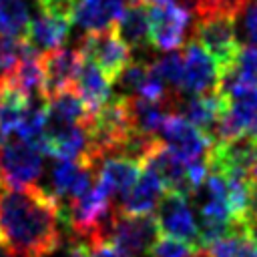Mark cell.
Returning a JSON list of instances; mask_svg holds the SVG:
<instances>
[{"mask_svg":"<svg viewBox=\"0 0 257 257\" xmlns=\"http://www.w3.org/2000/svg\"><path fill=\"white\" fill-rule=\"evenodd\" d=\"M157 237L159 227L155 217H133L118 211H114V217L106 231V241L122 251L126 257H141L149 253Z\"/></svg>","mask_w":257,"mask_h":257,"instance_id":"5","label":"cell"},{"mask_svg":"<svg viewBox=\"0 0 257 257\" xmlns=\"http://www.w3.org/2000/svg\"><path fill=\"white\" fill-rule=\"evenodd\" d=\"M155 221L159 227V233L167 237H175L179 241L189 243L197 251L199 247V225L195 221L189 197L167 191L155 211Z\"/></svg>","mask_w":257,"mask_h":257,"instance_id":"6","label":"cell"},{"mask_svg":"<svg viewBox=\"0 0 257 257\" xmlns=\"http://www.w3.org/2000/svg\"><path fill=\"white\" fill-rule=\"evenodd\" d=\"M249 0H193L195 18L199 16H223L237 20V16L247 8Z\"/></svg>","mask_w":257,"mask_h":257,"instance_id":"24","label":"cell"},{"mask_svg":"<svg viewBox=\"0 0 257 257\" xmlns=\"http://www.w3.org/2000/svg\"><path fill=\"white\" fill-rule=\"evenodd\" d=\"M251 181L253 183H257V163L253 165V169H251Z\"/></svg>","mask_w":257,"mask_h":257,"instance_id":"33","label":"cell"},{"mask_svg":"<svg viewBox=\"0 0 257 257\" xmlns=\"http://www.w3.org/2000/svg\"><path fill=\"white\" fill-rule=\"evenodd\" d=\"M165 185L161 177L149 167L143 165V171L131 191L120 199L116 211L122 215H133V217H149L153 211H157L163 195H165Z\"/></svg>","mask_w":257,"mask_h":257,"instance_id":"14","label":"cell"},{"mask_svg":"<svg viewBox=\"0 0 257 257\" xmlns=\"http://www.w3.org/2000/svg\"><path fill=\"white\" fill-rule=\"evenodd\" d=\"M163 143L177 153L185 163H193L207 157L209 147L215 143L211 137H207L203 131H199L195 124H191L187 118H183L179 112H171L163 122Z\"/></svg>","mask_w":257,"mask_h":257,"instance_id":"9","label":"cell"},{"mask_svg":"<svg viewBox=\"0 0 257 257\" xmlns=\"http://www.w3.org/2000/svg\"><path fill=\"white\" fill-rule=\"evenodd\" d=\"M78 50H80L82 58H86L98 66V70L110 80V84L116 82V78L122 74V70L133 62L131 48L118 38L114 28L84 34Z\"/></svg>","mask_w":257,"mask_h":257,"instance_id":"3","label":"cell"},{"mask_svg":"<svg viewBox=\"0 0 257 257\" xmlns=\"http://www.w3.org/2000/svg\"><path fill=\"white\" fill-rule=\"evenodd\" d=\"M159 78L165 82V86L181 90V78H183V56L179 52H167L155 62H151Z\"/></svg>","mask_w":257,"mask_h":257,"instance_id":"25","label":"cell"},{"mask_svg":"<svg viewBox=\"0 0 257 257\" xmlns=\"http://www.w3.org/2000/svg\"><path fill=\"white\" fill-rule=\"evenodd\" d=\"M82 54L76 48H56L42 54L44 68V96L50 98L58 92L70 90L74 86L76 74L82 64Z\"/></svg>","mask_w":257,"mask_h":257,"instance_id":"13","label":"cell"},{"mask_svg":"<svg viewBox=\"0 0 257 257\" xmlns=\"http://www.w3.org/2000/svg\"><path fill=\"white\" fill-rule=\"evenodd\" d=\"M68 30H70L68 18L50 16V14L40 10L34 16H30L22 40L28 46H32L38 54H46V52L62 46V42L68 36Z\"/></svg>","mask_w":257,"mask_h":257,"instance_id":"15","label":"cell"},{"mask_svg":"<svg viewBox=\"0 0 257 257\" xmlns=\"http://www.w3.org/2000/svg\"><path fill=\"white\" fill-rule=\"evenodd\" d=\"M183 78H181V90L187 94H205L211 90H217L219 82V70L213 58L195 42H187L183 50Z\"/></svg>","mask_w":257,"mask_h":257,"instance_id":"12","label":"cell"},{"mask_svg":"<svg viewBox=\"0 0 257 257\" xmlns=\"http://www.w3.org/2000/svg\"><path fill=\"white\" fill-rule=\"evenodd\" d=\"M30 20L24 0H0V32L22 38Z\"/></svg>","mask_w":257,"mask_h":257,"instance_id":"23","label":"cell"},{"mask_svg":"<svg viewBox=\"0 0 257 257\" xmlns=\"http://www.w3.org/2000/svg\"><path fill=\"white\" fill-rule=\"evenodd\" d=\"M60 203L42 187L0 181V245L12 257H48L62 245Z\"/></svg>","mask_w":257,"mask_h":257,"instance_id":"1","label":"cell"},{"mask_svg":"<svg viewBox=\"0 0 257 257\" xmlns=\"http://www.w3.org/2000/svg\"><path fill=\"white\" fill-rule=\"evenodd\" d=\"M255 217H257V183H251L249 205H247V219H255Z\"/></svg>","mask_w":257,"mask_h":257,"instance_id":"30","label":"cell"},{"mask_svg":"<svg viewBox=\"0 0 257 257\" xmlns=\"http://www.w3.org/2000/svg\"><path fill=\"white\" fill-rule=\"evenodd\" d=\"M245 34L247 38L253 42V46H257V0H253L245 12Z\"/></svg>","mask_w":257,"mask_h":257,"instance_id":"28","label":"cell"},{"mask_svg":"<svg viewBox=\"0 0 257 257\" xmlns=\"http://www.w3.org/2000/svg\"><path fill=\"white\" fill-rule=\"evenodd\" d=\"M126 0H76L72 22L88 32L112 28L122 14Z\"/></svg>","mask_w":257,"mask_h":257,"instance_id":"18","label":"cell"},{"mask_svg":"<svg viewBox=\"0 0 257 257\" xmlns=\"http://www.w3.org/2000/svg\"><path fill=\"white\" fill-rule=\"evenodd\" d=\"M209 257H257V245L249 237L243 223H235L233 229L203 249Z\"/></svg>","mask_w":257,"mask_h":257,"instance_id":"22","label":"cell"},{"mask_svg":"<svg viewBox=\"0 0 257 257\" xmlns=\"http://www.w3.org/2000/svg\"><path fill=\"white\" fill-rule=\"evenodd\" d=\"M110 86H112L110 80L98 70V66L84 58L72 88L80 96V100L86 106V110L90 112V116L94 112H98L110 100Z\"/></svg>","mask_w":257,"mask_h":257,"instance_id":"19","label":"cell"},{"mask_svg":"<svg viewBox=\"0 0 257 257\" xmlns=\"http://www.w3.org/2000/svg\"><path fill=\"white\" fill-rule=\"evenodd\" d=\"M90 255L88 257H126L122 251H118L112 243L108 241H98V243H88Z\"/></svg>","mask_w":257,"mask_h":257,"instance_id":"29","label":"cell"},{"mask_svg":"<svg viewBox=\"0 0 257 257\" xmlns=\"http://www.w3.org/2000/svg\"><path fill=\"white\" fill-rule=\"evenodd\" d=\"M257 86V46L253 44H241L235 62L219 72L217 90L225 96H233L237 92H243L247 88Z\"/></svg>","mask_w":257,"mask_h":257,"instance_id":"17","label":"cell"},{"mask_svg":"<svg viewBox=\"0 0 257 257\" xmlns=\"http://www.w3.org/2000/svg\"><path fill=\"white\" fill-rule=\"evenodd\" d=\"M90 118L74 88L46 98V122L50 124H88Z\"/></svg>","mask_w":257,"mask_h":257,"instance_id":"21","label":"cell"},{"mask_svg":"<svg viewBox=\"0 0 257 257\" xmlns=\"http://www.w3.org/2000/svg\"><path fill=\"white\" fill-rule=\"evenodd\" d=\"M20 50H22V38L0 32V72L16 64V60L20 58Z\"/></svg>","mask_w":257,"mask_h":257,"instance_id":"27","label":"cell"},{"mask_svg":"<svg viewBox=\"0 0 257 257\" xmlns=\"http://www.w3.org/2000/svg\"><path fill=\"white\" fill-rule=\"evenodd\" d=\"M114 32L131 50L147 52L151 46V30H149V4L143 0L126 2L122 14L114 22Z\"/></svg>","mask_w":257,"mask_h":257,"instance_id":"16","label":"cell"},{"mask_svg":"<svg viewBox=\"0 0 257 257\" xmlns=\"http://www.w3.org/2000/svg\"><path fill=\"white\" fill-rule=\"evenodd\" d=\"M191 24V14L185 6L177 2H167L149 8V30L151 46L159 50L173 52L183 46L187 30Z\"/></svg>","mask_w":257,"mask_h":257,"instance_id":"7","label":"cell"},{"mask_svg":"<svg viewBox=\"0 0 257 257\" xmlns=\"http://www.w3.org/2000/svg\"><path fill=\"white\" fill-rule=\"evenodd\" d=\"M193 38L217 64V70H227L241 48L237 40L235 20L223 16H199L193 24Z\"/></svg>","mask_w":257,"mask_h":257,"instance_id":"2","label":"cell"},{"mask_svg":"<svg viewBox=\"0 0 257 257\" xmlns=\"http://www.w3.org/2000/svg\"><path fill=\"white\" fill-rule=\"evenodd\" d=\"M191 257H209V255H207V253H205V251L201 249V251H195V253H193Z\"/></svg>","mask_w":257,"mask_h":257,"instance_id":"34","label":"cell"},{"mask_svg":"<svg viewBox=\"0 0 257 257\" xmlns=\"http://www.w3.org/2000/svg\"><path fill=\"white\" fill-rule=\"evenodd\" d=\"M195 251L197 249L185 241H179V239L167 237V235H159L147 255L149 257H191Z\"/></svg>","mask_w":257,"mask_h":257,"instance_id":"26","label":"cell"},{"mask_svg":"<svg viewBox=\"0 0 257 257\" xmlns=\"http://www.w3.org/2000/svg\"><path fill=\"white\" fill-rule=\"evenodd\" d=\"M0 165L8 185H36L42 175V151L18 137L4 139L0 141Z\"/></svg>","mask_w":257,"mask_h":257,"instance_id":"4","label":"cell"},{"mask_svg":"<svg viewBox=\"0 0 257 257\" xmlns=\"http://www.w3.org/2000/svg\"><path fill=\"white\" fill-rule=\"evenodd\" d=\"M227 98V110L217 124V141L257 137V86Z\"/></svg>","mask_w":257,"mask_h":257,"instance_id":"8","label":"cell"},{"mask_svg":"<svg viewBox=\"0 0 257 257\" xmlns=\"http://www.w3.org/2000/svg\"><path fill=\"white\" fill-rule=\"evenodd\" d=\"M245 229H247L249 237L253 239V243L257 245V217H255V219H247V221H245Z\"/></svg>","mask_w":257,"mask_h":257,"instance_id":"31","label":"cell"},{"mask_svg":"<svg viewBox=\"0 0 257 257\" xmlns=\"http://www.w3.org/2000/svg\"><path fill=\"white\" fill-rule=\"evenodd\" d=\"M145 4H153V6H159V4H167V2H173V0H143Z\"/></svg>","mask_w":257,"mask_h":257,"instance_id":"32","label":"cell"},{"mask_svg":"<svg viewBox=\"0 0 257 257\" xmlns=\"http://www.w3.org/2000/svg\"><path fill=\"white\" fill-rule=\"evenodd\" d=\"M227 104H229V98L223 92L211 90L205 94H193L185 100L179 96L175 112L179 110L183 118H187L191 124H195L207 137L217 141V124H219L223 112L227 110Z\"/></svg>","mask_w":257,"mask_h":257,"instance_id":"11","label":"cell"},{"mask_svg":"<svg viewBox=\"0 0 257 257\" xmlns=\"http://www.w3.org/2000/svg\"><path fill=\"white\" fill-rule=\"evenodd\" d=\"M143 171V165L126 159V157H108L102 159L96 167V179L108 189V193L114 197H124L131 187L135 185V181L139 179Z\"/></svg>","mask_w":257,"mask_h":257,"instance_id":"20","label":"cell"},{"mask_svg":"<svg viewBox=\"0 0 257 257\" xmlns=\"http://www.w3.org/2000/svg\"><path fill=\"white\" fill-rule=\"evenodd\" d=\"M96 179V167L84 161H58L50 169V187L46 189L60 205L82 197Z\"/></svg>","mask_w":257,"mask_h":257,"instance_id":"10","label":"cell"}]
</instances>
